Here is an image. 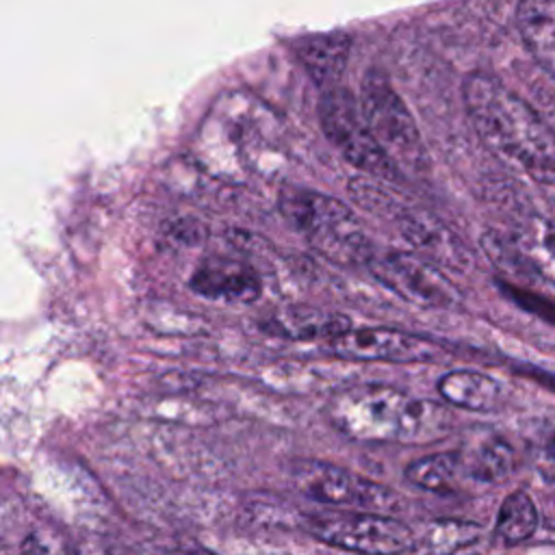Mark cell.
Listing matches in <instances>:
<instances>
[{
  "instance_id": "6",
  "label": "cell",
  "mask_w": 555,
  "mask_h": 555,
  "mask_svg": "<svg viewBox=\"0 0 555 555\" xmlns=\"http://www.w3.org/2000/svg\"><path fill=\"white\" fill-rule=\"evenodd\" d=\"M306 529L330 546L358 553H397L414 544V535L403 520L371 509L310 514L306 516Z\"/></svg>"
},
{
  "instance_id": "19",
  "label": "cell",
  "mask_w": 555,
  "mask_h": 555,
  "mask_svg": "<svg viewBox=\"0 0 555 555\" xmlns=\"http://www.w3.org/2000/svg\"><path fill=\"white\" fill-rule=\"evenodd\" d=\"M481 535V527L470 520H457V518H442L427 527L423 538L412 548L416 551H431V553H453L460 548H466L475 544Z\"/></svg>"
},
{
  "instance_id": "16",
  "label": "cell",
  "mask_w": 555,
  "mask_h": 555,
  "mask_svg": "<svg viewBox=\"0 0 555 555\" xmlns=\"http://www.w3.org/2000/svg\"><path fill=\"white\" fill-rule=\"evenodd\" d=\"M466 473L483 483H496L503 481L514 473L516 455L509 442H505L501 436H486L481 438L468 455H462Z\"/></svg>"
},
{
  "instance_id": "3",
  "label": "cell",
  "mask_w": 555,
  "mask_h": 555,
  "mask_svg": "<svg viewBox=\"0 0 555 555\" xmlns=\"http://www.w3.org/2000/svg\"><path fill=\"white\" fill-rule=\"evenodd\" d=\"M278 204L284 219L323 256L347 264H366L375 254L345 202L310 189H286Z\"/></svg>"
},
{
  "instance_id": "10",
  "label": "cell",
  "mask_w": 555,
  "mask_h": 555,
  "mask_svg": "<svg viewBox=\"0 0 555 555\" xmlns=\"http://www.w3.org/2000/svg\"><path fill=\"white\" fill-rule=\"evenodd\" d=\"M189 286L206 297V299H221V301H254L258 299L262 284L258 273L245 264L243 260L225 258V256H208L204 258L191 280Z\"/></svg>"
},
{
  "instance_id": "17",
  "label": "cell",
  "mask_w": 555,
  "mask_h": 555,
  "mask_svg": "<svg viewBox=\"0 0 555 555\" xmlns=\"http://www.w3.org/2000/svg\"><path fill=\"white\" fill-rule=\"evenodd\" d=\"M462 470H466L462 453H455V451L431 453L414 460L405 468V479L423 490L451 492Z\"/></svg>"
},
{
  "instance_id": "2",
  "label": "cell",
  "mask_w": 555,
  "mask_h": 555,
  "mask_svg": "<svg viewBox=\"0 0 555 555\" xmlns=\"http://www.w3.org/2000/svg\"><path fill=\"white\" fill-rule=\"evenodd\" d=\"M327 416L343 436L358 442L423 444L451 427V414L440 403L384 384L343 388L330 399Z\"/></svg>"
},
{
  "instance_id": "18",
  "label": "cell",
  "mask_w": 555,
  "mask_h": 555,
  "mask_svg": "<svg viewBox=\"0 0 555 555\" xmlns=\"http://www.w3.org/2000/svg\"><path fill=\"white\" fill-rule=\"evenodd\" d=\"M538 529V509L529 494L525 492H512L501 503L496 522H494V535L507 544H520L529 540Z\"/></svg>"
},
{
  "instance_id": "14",
  "label": "cell",
  "mask_w": 555,
  "mask_h": 555,
  "mask_svg": "<svg viewBox=\"0 0 555 555\" xmlns=\"http://www.w3.org/2000/svg\"><path fill=\"white\" fill-rule=\"evenodd\" d=\"M267 327L280 336L295 340L323 338L332 340L351 327V321L336 312H323L310 306H291L273 314Z\"/></svg>"
},
{
  "instance_id": "11",
  "label": "cell",
  "mask_w": 555,
  "mask_h": 555,
  "mask_svg": "<svg viewBox=\"0 0 555 555\" xmlns=\"http://www.w3.org/2000/svg\"><path fill=\"white\" fill-rule=\"evenodd\" d=\"M395 219L401 236L429 262L455 271H464L470 264V254L462 241L431 215L421 210H399Z\"/></svg>"
},
{
  "instance_id": "21",
  "label": "cell",
  "mask_w": 555,
  "mask_h": 555,
  "mask_svg": "<svg viewBox=\"0 0 555 555\" xmlns=\"http://www.w3.org/2000/svg\"><path fill=\"white\" fill-rule=\"evenodd\" d=\"M501 288H503L518 306L527 308L529 312L540 314V317L546 319L548 323H555V304L544 301V299L535 297L533 293H525V291H520V288H516V286H509V284H501Z\"/></svg>"
},
{
  "instance_id": "1",
  "label": "cell",
  "mask_w": 555,
  "mask_h": 555,
  "mask_svg": "<svg viewBox=\"0 0 555 555\" xmlns=\"http://www.w3.org/2000/svg\"><path fill=\"white\" fill-rule=\"evenodd\" d=\"M468 119L481 143L544 186H555V130L496 78L473 72L462 87Z\"/></svg>"
},
{
  "instance_id": "12",
  "label": "cell",
  "mask_w": 555,
  "mask_h": 555,
  "mask_svg": "<svg viewBox=\"0 0 555 555\" xmlns=\"http://www.w3.org/2000/svg\"><path fill=\"white\" fill-rule=\"evenodd\" d=\"M516 26L529 54L555 78V0H520Z\"/></svg>"
},
{
  "instance_id": "8",
  "label": "cell",
  "mask_w": 555,
  "mask_h": 555,
  "mask_svg": "<svg viewBox=\"0 0 555 555\" xmlns=\"http://www.w3.org/2000/svg\"><path fill=\"white\" fill-rule=\"evenodd\" d=\"M366 267L377 282L416 306L451 308L460 301V293L453 282H449L434 262L418 254L401 249L375 251Z\"/></svg>"
},
{
  "instance_id": "15",
  "label": "cell",
  "mask_w": 555,
  "mask_h": 555,
  "mask_svg": "<svg viewBox=\"0 0 555 555\" xmlns=\"http://www.w3.org/2000/svg\"><path fill=\"white\" fill-rule=\"evenodd\" d=\"M438 392L447 403L473 412H490L503 403V388L496 379L466 369L442 375Z\"/></svg>"
},
{
  "instance_id": "7",
  "label": "cell",
  "mask_w": 555,
  "mask_h": 555,
  "mask_svg": "<svg viewBox=\"0 0 555 555\" xmlns=\"http://www.w3.org/2000/svg\"><path fill=\"white\" fill-rule=\"evenodd\" d=\"M293 477L297 488L306 496L327 505L371 512H395L401 503L399 494L388 486L334 464H323L314 460L301 462L295 466Z\"/></svg>"
},
{
  "instance_id": "4",
  "label": "cell",
  "mask_w": 555,
  "mask_h": 555,
  "mask_svg": "<svg viewBox=\"0 0 555 555\" xmlns=\"http://www.w3.org/2000/svg\"><path fill=\"white\" fill-rule=\"evenodd\" d=\"M319 124L327 141L358 171L390 182L401 178L399 165L388 156L366 126L360 100H356L345 87L334 85L323 89L319 100Z\"/></svg>"
},
{
  "instance_id": "13",
  "label": "cell",
  "mask_w": 555,
  "mask_h": 555,
  "mask_svg": "<svg viewBox=\"0 0 555 555\" xmlns=\"http://www.w3.org/2000/svg\"><path fill=\"white\" fill-rule=\"evenodd\" d=\"M295 54L310 78L321 87L338 85L349 59V39L345 35H310L295 43Z\"/></svg>"
},
{
  "instance_id": "9",
  "label": "cell",
  "mask_w": 555,
  "mask_h": 555,
  "mask_svg": "<svg viewBox=\"0 0 555 555\" xmlns=\"http://www.w3.org/2000/svg\"><path fill=\"white\" fill-rule=\"evenodd\" d=\"M334 356L358 362H427L440 349L425 336L392 327H349L327 340Z\"/></svg>"
},
{
  "instance_id": "20",
  "label": "cell",
  "mask_w": 555,
  "mask_h": 555,
  "mask_svg": "<svg viewBox=\"0 0 555 555\" xmlns=\"http://www.w3.org/2000/svg\"><path fill=\"white\" fill-rule=\"evenodd\" d=\"M522 249L533 269L555 284V223L538 221L522 241Z\"/></svg>"
},
{
  "instance_id": "5",
  "label": "cell",
  "mask_w": 555,
  "mask_h": 555,
  "mask_svg": "<svg viewBox=\"0 0 555 555\" xmlns=\"http://www.w3.org/2000/svg\"><path fill=\"white\" fill-rule=\"evenodd\" d=\"M360 108L366 126L371 128L379 145L388 152V156L399 165V169H427L429 158L416 121L384 74L371 72L362 80Z\"/></svg>"
},
{
  "instance_id": "22",
  "label": "cell",
  "mask_w": 555,
  "mask_h": 555,
  "mask_svg": "<svg viewBox=\"0 0 555 555\" xmlns=\"http://www.w3.org/2000/svg\"><path fill=\"white\" fill-rule=\"evenodd\" d=\"M535 468L540 477L555 483V431L548 434L535 449Z\"/></svg>"
}]
</instances>
